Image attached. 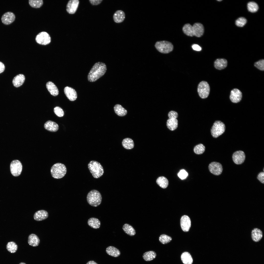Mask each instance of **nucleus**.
<instances>
[{
  "instance_id": "obj_26",
  "label": "nucleus",
  "mask_w": 264,
  "mask_h": 264,
  "mask_svg": "<svg viewBox=\"0 0 264 264\" xmlns=\"http://www.w3.org/2000/svg\"><path fill=\"white\" fill-rule=\"evenodd\" d=\"M181 260L184 264H192L193 259L191 256L188 252L183 253L181 256Z\"/></svg>"
},
{
  "instance_id": "obj_19",
  "label": "nucleus",
  "mask_w": 264,
  "mask_h": 264,
  "mask_svg": "<svg viewBox=\"0 0 264 264\" xmlns=\"http://www.w3.org/2000/svg\"><path fill=\"white\" fill-rule=\"evenodd\" d=\"M113 18L114 21L117 23H121L124 21L125 18L124 12L121 10H118L114 13Z\"/></svg>"
},
{
  "instance_id": "obj_28",
  "label": "nucleus",
  "mask_w": 264,
  "mask_h": 264,
  "mask_svg": "<svg viewBox=\"0 0 264 264\" xmlns=\"http://www.w3.org/2000/svg\"><path fill=\"white\" fill-rule=\"evenodd\" d=\"M178 125V121L176 119L169 118L167 121V126L171 131L176 130L177 127Z\"/></svg>"
},
{
  "instance_id": "obj_48",
  "label": "nucleus",
  "mask_w": 264,
  "mask_h": 264,
  "mask_svg": "<svg viewBox=\"0 0 264 264\" xmlns=\"http://www.w3.org/2000/svg\"><path fill=\"white\" fill-rule=\"evenodd\" d=\"M5 67L4 64L0 62V73L4 71L5 70Z\"/></svg>"
},
{
  "instance_id": "obj_32",
  "label": "nucleus",
  "mask_w": 264,
  "mask_h": 264,
  "mask_svg": "<svg viewBox=\"0 0 264 264\" xmlns=\"http://www.w3.org/2000/svg\"><path fill=\"white\" fill-rule=\"evenodd\" d=\"M156 182L158 185L163 188H166L168 185V179L163 176L158 177L156 180Z\"/></svg>"
},
{
  "instance_id": "obj_23",
  "label": "nucleus",
  "mask_w": 264,
  "mask_h": 264,
  "mask_svg": "<svg viewBox=\"0 0 264 264\" xmlns=\"http://www.w3.org/2000/svg\"><path fill=\"white\" fill-rule=\"evenodd\" d=\"M28 242L30 245L33 247H36L39 245L40 243V240L36 235L34 234H31L28 236Z\"/></svg>"
},
{
  "instance_id": "obj_22",
  "label": "nucleus",
  "mask_w": 264,
  "mask_h": 264,
  "mask_svg": "<svg viewBox=\"0 0 264 264\" xmlns=\"http://www.w3.org/2000/svg\"><path fill=\"white\" fill-rule=\"evenodd\" d=\"M44 127L47 130L52 132L57 131L59 128L58 126L57 123L51 121H47L44 124Z\"/></svg>"
},
{
  "instance_id": "obj_42",
  "label": "nucleus",
  "mask_w": 264,
  "mask_h": 264,
  "mask_svg": "<svg viewBox=\"0 0 264 264\" xmlns=\"http://www.w3.org/2000/svg\"><path fill=\"white\" fill-rule=\"evenodd\" d=\"M54 111L56 115L60 117L63 116L64 115V113L63 109L60 107L57 106L54 109Z\"/></svg>"
},
{
  "instance_id": "obj_31",
  "label": "nucleus",
  "mask_w": 264,
  "mask_h": 264,
  "mask_svg": "<svg viewBox=\"0 0 264 264\" xmlns=\"http://www.w3.org/2000/svg\"><path fill=\"white\" fill-rule=\"evenodd\" d=\"M122 144L124 148L127 149H130L133 148L134 145L133 140L129 138L124 139L122 141Z\"/></svg>"
},
{
  "instance_id": "obj_38",
  "label": "nucleus",
  "mask_w": 264,
  "mask_h": 264,
  "mask_svg": "<svg viewBox=\"0 0 264 264\" xmlns=\"http://www.w3.org/2000/svg\"><path fill=\"white\" fill-rule=\"evenodd\" d=\"M205 146L201 143L196 145L194 148V151L196 154H203L205 150Z\"/></svg>"
},
{
  "instance_id": "obj_2",
  "label": "nucleus",
  "mask_w": 264,
  "mask_h": 264,
  "mask_svg": "<svg viewBox=\"0 0 264 264\" xmlns=\"http://www.w3.org/2000/svg\"><path fill=\"white\" fill-rule=\"evenodd\" d=\"M182 30L184 33L188 36H195L199 37L203 35L204 28L202 24L197 22L193 25L189 23L185 24L183 27Z\"/></svg>"
},
{
  "instance_id": "obj_14",
  "label": "nucleus",
  "mask_w": 264,
  "mask_h": 264,
  "mask_svg": "<svg viewBox=\"0 0 264 264\" xmlns=\"http://www.w3.org/2000/svg\"><path fill=\"white\" fill-rule=\"evenodd\" d=\"M242 97V93L239 89L235 88L231 91L230 98L232 102L236 103L239 102L241 100Z\"/></svg>"
},
{
  "instance_id": "obj_34",
  "label": "nucleus",
  "mask_w": 264,
  "mask_h": 264,
  "mask_svg": "<svg viewBox=\"0 0 264 264\" xmlns=\"http://www.w3.org/2000/svg\"><path fill=\"white\" fill-rule=\"evenodd\" d=\"M122 229L126 233L130 236H132L135 234L134 229L132 226L128 224H124L123 226Z\"/></svg>"
},
{
  "instance_id": "obj_33",
  "label": "nucleus",
  "mask_w": 264,
  "mask_h": 264,
  "mask_svg": "<svg viewBox=\"0 0 264 264\" xmlns=\"http://www.w3.org/2000/svg\"><path fill=\"white\" fill-rule=\"evenodd\" d=\"M156 254L153 251H149L144 253L143 256V259L145 261H149L154 259L156 257Z\"/></svg>"
},
{
  "instance_id": "obj_50",
  "label": "nucleus",
  "mask_w": 264,
  "mask_h": 264,
  "mask_svg": "<svg viewBox=\"0 0 264 264\" xmlns=\"http://www.w3.org/2000/svg\"><path fill=\"white\" fill-rule=\"evenodd\" d=\"M19 264H26L25 263L23 262H21Z\"/></svg>"
},
{
  "instance_id": "obj_36",
  "label": "nucleus",
  "mask_w": 264,
  "mask_h": 264,
  "mask_svg": "<svg viewBox=\"0 0 264 264\" xmlns=\"http://www.w3.org/2000/svg\"><path fill=\"white\" fill-rule=\"evenodd\" d=\"M248 10L251 12L254 13L256 12L258 10L259 7L257 4L253 1L250 2L247 5Z\"/></svg>"
},
{
  "instance_id": "obj_35",
  "label": "nucleus",
  "mask_w": 264,
  "mask_h": 264,
  "mask_svg": "<svg viewBox=\"0 0 264 264\" xmlns=\"http://www.w3.org/2000/svg\"><path fill=\"white\" fill-rule=\"evenodd\" d=\"M18 247V245L16 243L12 241L8 242L6 246L7 250L11 253L16 252L17 250Z\"/></svg>"
},
{
  "instance_id": "obj_30",
  "label": "nucleus",
  "mask_w": 264,
  "mask_h": 264,
  "mask_svg": "<svg viewBox=\"0 0 264 264\" xmlns=\"http://www.w3.org/2000/svg\"><path fill=\"white\" fill-rule=\"evenodd\" d=\"M114 108L115 112L119 116H123L127 114V110L120 104L116 105Z\"/></svg>"
},
{
  "instance_id": "obj_47",
  "label": "nucleus",
  "mask_w": 264,
  "mask_h": 264,
  "mask_svg": "<svg viewBox=\"0 0 264 264\" xmlns=\"http://www.w3.org/2000/svg\"><path fill=\"white\" fill-rule=\"evenodd\" d=\"M193 49L196 51H200L201 50V47L198 45L197 44H194L192 46Z\"/></svg>"
},
{
  "instance_id": "obj_29",
  "label": "nucleus",
  "mask_w": 264,
  "mask_h": 264,
  "mask_svg": "<svg viewBox=\"0 0 264 264\" xmlns=\"http://www.w3.org/2000/svg\"><path fill=\"white\" fill-rule=\"evenodd\" d=\"M88 225L94 229L99 228L100 226L101 223L98 219L92 217L90 218L88 221Z\"/></svg>"
},
{
  "instance_id": "obj_4",
  "label": "nucleus",
  "mask_w": 264,
  "mask_h": 264,
  "mask_svg": "<svg viewBox=\"0 0 264 264\" xmlns=\"http://www.w3.org/2000/svg\"><path fill=\"white\" fill-rule=\"evenodd\" d=\"M88 168L93 176L98 178L102 176L104 173L103 167L100 163L95 161H91L88 165Z\"/></svg>"
},
{
  "instance_id": "obj_43",
  "label": "nucleus",
  "mask_w": 264,
  "mask_h": 264,
  "mask_svg": "<svg viewBox=\"0 0 264 264\" xmlns=\"http://www.w3.org/2000/svg\"><path fill=\"white\" fill-rule=\"evenodd\" d=\"M188 175V173L184 169L181 170L178 174V176L182 180L185 179Z\"/></svg>"
},
{
  "instance_id": "obj_11",
  "label": "nucleus",
  "mask_w": 264,
  "mask_h": 264,
  "mask_svg": "<svg viewBox=\"0 0 264 264\" xmlns=\"http://www.w3.org/2000/svg\"><path fill=\"white\" fill-rule=\"evenodd\" d=\"M209 171L215 175H220L222 173L223 167L222 165L220 163L216 162H212L210 163L208 166Z\"/></svg>"
},
{
  "instance_id": "obj_27",
  "label": "nucleus",
  "mask_w": 264,
  "mask_h": 264,
  "mask_svg": "<svg viewBox=\"0 0 264 264\" xmlns=\"http://www.w3.org/2000/svg\"><path fill=\"white\" fill-rule=\"evenodd\" d=\"M106 253L111 256L117 257L119 256L121 254L120 251L115 247L110 246L107 247L106 249Z\"/></svg>"
},
{
  "instance_id": "obj_6",
  "label": "nucleus",
  "mask_w": 264,
  "mask_h": 264,
  "mask_svg": "<svg viewBox=\"0 0 264 264\" xmlns=\"http://www.w3.org/2000/svg\"><path fill=\"white\" fill-rule=\"evenodd\" d=\"M154 46L158 51L163 54L168 53L172 51L173 49L172 44L166 41H157L155 43Z\"/></svg>"
},
{
  "instance_id": "obj_45",
  "label": "nucleus",
  "mask_w": 264,
  "mask_h": 264,
  "mask_svg": "<svg viewBox=\"0 0 264 264\" xmlns=\"http://www.w3.org/2000/svg\"><path fill=\"white\" fill-rule=\"evenodd\" d=\"M257 179L261 183H264V172H261L258 175Z\"/></svg>"
},
{
  "instance_id": "obj_10",
  "label": "nucleus",
  "mask_w": 264,
  "mask_h": 264,
  "mask_svg": "<svg viewBox=\"0 0 264 264\" xmlns=\"http://www.w3.org/2000/svg\"><path fill=\"white\" fill-rule=\"evenodd\" d=\"M10 168L12 174L15 176H19L21 173L22 166L20 161L18 160H14L11 162Z\"/></svg>"
},
{
  "instance_id": "obj_24",
  "label": "nucleus",
  "mask_w": 264,
  "mask_h": 264,
  "mask_svg": "<svg viewBox=\"0 0 264 264\" xmlns=\"http://www.w3.org/2000/svg\"><path fill=\"white\" fill-rule=\"evenodd\" d=\"M25 77L22 74H19L15 76L12 80V83L16 87H19L22 85L25 80Z\"/></svg>"
},
{
  "instance_id": "obj_8",
  "label": "nucleus",
  "mask_w": 264,
  "mask_h": 264,
  "mask_svg": "<svg viewBox=\"0 0 264 264\" xmlns=\"http://www.w3.org/2000/svg\"><path fill=\"white\" fill-rule=\"evenodd\" d=\"M210 91V87L207 82L202 81L199 84L197 91L199 96L201 98H207L209 95Z\"/></svg>"
},
{
  "instance_id": "obj_17",
  "label": "nucleus",
  "mask_w": 264,
  "mask_h": 264,
  "mask_svg": "<svg viewBox=\"0 0 264 264\" xmlns=\"http://www.w3.org/2000/svg\"><path fill=\"white\" fill-rule=\"evenodd\" d=\"M64 92L68 99L71 101L75 100L77 97V93L73 88L67 86L64 89Z\"/></svg>"
},
{
  "instance_id": "obj_9",
  "label": "nucleus",
  "mask_w": 264,
  "mask_h": 264,
  "mask_svg": "<svg viewBox=\"0 0 264 264\" xmlns=\"http://www.w3.org/2000/svg\"><path fill=\"white\" fill-rule=\"evenodd\" d=\"M35 39L37 43L42 45L48 44L51 42V38L49 35L45 32L39 33L36 36Z\"/></svg>"
},
{
  "instance_id": "obj_1",
  "label": "nucleus",
  "mask_w": 264,
  "mask_h": 264,
  "mask_svg": "<svg viewBox=\"0 0 264 264\" xmlns=\"http://www.w3.org/2000/svg\"><path fill=\"white\" fill-rule=\"evenodd\" d=\"M106 70V66L105 63L100 62L95 63L88 73V80L90 82L96 81L105 74Z\"/></svg>"
},
{
  "instance_id": "obj_15",
  "label": "nucleus",
  "mask_w": 264,
  "mask_h": 264,
  "mask_svg": "<svg viewBox=\"0 0 264 264\" xmlns=\"http://www.w3.org/2000/svg\"><path fill=\"white\" fill-rule=\"evenodd\" d=\"M15 15L13 13L11 12H8L2 15L1 20L4 24L8 25L13 22L15 19Z\"/></svg>"
},
{
  "instance_id": "obj_18",
  "label": "nucleus",
  "mask_w": 264,
  "mask_h": 264,
  "mask_svg": "<svg viewBox=\"0 0 264 264\" xmlns=\"http://www.w3.org/2000/svg\"><path fill=\"white\" fill-rule=\"evenodd\" d=\"M48 216V214L47 211L44 210H41L36 212L33 217L35 220L39 221L46 219Z\"/></svg>"
},
{
  "instance_id": "obj_40",
  "label": "nucleus",
  "mask_w": 264,
  "mask_h": 264,
  "mask_svg": "<svg viewBox=\"0 0 264 264\" xmlns=\"http://www.w3.org/2000/svg\"><path fill=\"white\" fill-rule=\"evenodd\" d=\"M246 19L244 17H240L238 19L235 21V24L238 26L242 27L247 22Z\"/></svg>"
},
{
  "instance_id": "obj_3",
  "label": "nucleus",
  "mask_w": 264,
  "mask_h": 264,
  "mask_svg": "<svg viewBox=\"0 0 264 264\" xmlns=\"http://www.w3.org/2000/svg\"><path fill=\"white\" fill-rule=\"evenodd\" d=\"M88 203L91 206L97 207L101 203L102 199L101 195L98 190L93 189L88 193L87 197Z\"/></svg>"
},
{
  "instance_id": "obj_46",
  "label": "nucleus",
  "mask_w": 264,
  "mask_h": 264,
  "mask_svg": "<svg viewBox=\"0 0 264 264\" xmlns=\"http://www.w3.org/2000/svg\"><path fill=\"white\" fill-rule=\"evenodd\" d=\"M103 0H89L90 3L92 5H97L100 4Z\"/></svg>"
},
{
  "instance_id": "obj_41",
  "label": "nucleus",
  "mask_w": 264,
  "mask_h": 264,
  "mask_svg": "<svg viewBox=\"0 0 264 264\" xmlns=\"http://www.w3.org/2000/svg\"><path fill=\"white\" fill-rule=\"evenodd\" d=\"M254 66L257 68L261 71L264 70V60H260L255 63Z\"/></svg>"
},
{
  "instance_id": "obj_44",
  "label": "nucleus",
  "mask_w": 264,
  "mask_h": 264,
  "mask_svg": "<svg viewBox=\"0 0 264 264\" xmlns=\"http://www.w3.org/2000/svg\"><path fill=\"white\" fill-rule=\"evenodd\" d=\"M168 116L169 118L176 119L178 117L177 113L174 111H171L168 113Z\"/></svg>"
},
{
  "instance_id": "obj_39",
  "label": "nucleus",
  "mask_w": 264,
  "mask_h": 264,
  "mask_svg": "<svg viewBox=\"0 0 264 264\" xmlns=\"http://www.w3.org/2000/svg\"><path fill=\"white\" fill-rule=\"evenodd\" d=\"M172 240V238L170 237L165 234H162L159 238V241L163 244L169 242Z\"/></svg>"
},
{
  "instance_id": "obj_13",
  "label": "nucleus",
  "mask_w": 264,
  "mask_h": 264,
  "mask_svg": "<svg viewBox=\"0 0 264 264\" xmlns=\"http://www.w3.org/2000/svg\"><path fill=\"white\" fill-rule=\"evenodd\" d=\"M78 0H70L69 1L66 6V11L70 14H74L76 12L79 4Z\"/></svg>"
},
{
  "instance_id": "obj_12",
  "label": "nucleus",
  "mask_w": 264,
  "mask_h": 264,
  "mask_svg": "<svg viewBox=\"0 0 264 264\" xmlns=\"http://www.w3.org/2000/svg\"><path fill=\"white\" fill-rule=\"evenodd\" d=\"M245 155L244 152L242 151H238L233 154L232 158L234 163L236 164L240 165L244 161Z\"/></svg>"
},
{
  "instance_id": "obj_7",
  "label": "nucleus",
  "mask_w": 264,
  "mask_h": 264,
  "mask_svg": "<svg viewBox=\"0 0 264 264\" xmlns=\"http://www.w3.org/2000/svg\"><path fill=\"white\" fill-rule=\"evenodd\" d=\"M225 129L224 123L220 121H216L214 123L211 129V134L213 137L217 138L224 132Z\"/></svg>"
},
{
  "instance_id": "obj_37",
  "label": "nucleus",
  "mask_w": 264,
  "mask_h": 264,
  "mask_svg": "<svg viewBox=\"0 0 264 264\" xmlns=\"http://www.w3.org/2000/svg\"><path fill=\"white\" fill-rule=\"evenodd\" d=\"M29 4L31 7L35 8H39L43 5V2L42 0H29Z\"/></svg>"
},
{
  "instance_id": "obj_5",
  "label": "nucleus",
  "mask_w": 264,
  "mask_h": 264,
  "mask_svg": "<svg viewBox=\"0 0 264 264\" xmlns=\"http://www.w3.org/2000/svg\"><path fill=\"white\" fill-rule=\"evenodd\" d=\"M66 172V168L64 164L58 163L54 164L51 167V173L52 176L56 179L63 177Z\"/></svg>"
},
{
  "instance_id": "obj_49",
  "label": "nucleus",
  "mask_w": 264,
  "mask_h": 264,
  "mask_svg": "<svg viewBox=\"0 0 264 264\" xmlns=\"http://www.w3.org/2000/svg\"><path fill=\"white\" fill-rule=\"evenodd\" d=\"M86 264H98L93 261H90L88 262Z\"/></svg>"
},
{
  "instance_id": "obj_16",
  "label": "nucleus",
  "mask_w": 264,
  "mask_h": 264,
  "mask_svg": "<svg viewBox=\"0 0 264 264\" xmlns=\"http://www.w3.org/2000/svg\"><path fill=\"white\" fill-rule=\"evenodd\" d=\"M180 225L183 231L187 232L191 227V222L190 218L186 215L183 216L180 220Z\"/></svg>"
},
{
  "instance_id": "obj_51",
  "label": "nucleus",
  "mask_w": 264,
  "mask_h": 264,
  "mask_svg": "<svg viewBox=\"0 0 264 264\" xmlns=\"http://www.w3.org/2000/svg\"><path fill=\"white\" fill-rule=\"evenodd\" d=\"M218 0V1H221L222 0Z\"/></svg>"
},
{
  "instance_id": "obj_20",
  "label": "nucleus",
  "mask_w": 264,
  "mask_h": 264,
  "mask_svg": "<svg viewBox=\"0 0 264 264\" xmlns=\"http://www.w3.org/2000/svg\"><path fill=\"white\" fill-rule=\"evenodd\" d=\"M263 236L262 231L258 228H254L252 231V238L254 242H257L259 241L262 238Z\"/></svg>"
},
{
  "instance_id": "obj_21",
  "label": "nucleus",
  "mask_w": 264,
  "mask_h": 264,
  "mask_svg": "<svg viewBox=\"0 0 264 264\" xmlns=\"http://www.w3.org/2000/svg\"><path fill=\"white\" fill-rule=\"evenodd\" d=\"M227 61L224 58H218L214 61V65L216 69L221 70L225 68L227 65Z\"/></svg>"
},
{
  "instance_id": "obj_25",
  "label": "nucleus",
  "mask_w": 264,
  "mask_h": 264,
  "mask_svg": "<svg viewBox=\"0 0 264 264\" xmlns=\"http://www.w3.org/2000/svg\"><path fill=\"white\" fill-rule=\"evenodd\" d=\"M46 86L48 90L52 95L56 96L59 93V91L55 85L52 82L49 81L46 84Z\"/></svg>"
}]
</instances>
